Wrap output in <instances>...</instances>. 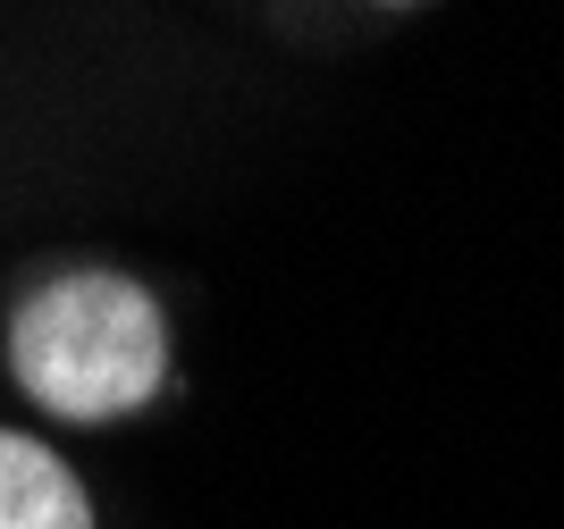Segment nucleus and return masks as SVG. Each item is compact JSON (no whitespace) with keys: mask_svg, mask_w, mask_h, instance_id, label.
Wrapping results in <instances>:
<instances>
[{"mask_svg":"<svg viewBox=\"0 0 564 529\" xmlns=\"http://www.w3.org/2000/svg\"><path fill=\"white\" fill-rule=\"evenodd\" d=\"M9 370L51 420H118L169 387V320L135 277L68 269L9 311Z\"/></svg>","mask_w":564,"mask_h":529,"instance_id":"f257e3e1","label":"nucleus"},{"mask_svg":"<svg viewBox=\"0 0 564 529\" xmlns=\"http://www.w3.org/2000/svg\"><path fill=\"white\" fill-rule=\"evenodd\" d=\"M0 529H94V505L51 445L0 429Z\"/></svg>","mask_w":564,"mask_h":529,"instance_id":"f03ea898","label":"nucleus"}]
</instances>
